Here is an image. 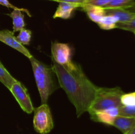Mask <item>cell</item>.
I'll return each mask as SVG.
<instances>
[{"label": "cell", "instance_id": "1", "mask_svg": "<svg viewBox=\"0 0 135 134\" xmlns=\"http://www.w3.org/2000/svg\"><path fill=\"white\" fill-rule=\"evenodd\" d=\"M52 68L59 85L75 106L77 117L88 112L94 99L98 87L87 78L79 64L74 63L72 66L66 68L53 60Z\"/></svg>", "mask_w": 135, "mask_h": 134}, {"label": "cell", "instance_id": "2", "mask_svg": "<svg viewBox=\"0 0 135 134\" xmlns=\"http://www.w3.org/2000/svg\"><path fill=\"white\" fill-rule=\"evenodd\" d=\"M29 60L32 67L33 74L40 95L42 104H46L49 97L57 89L54 79L55 74L52 67L46 65L33 56Z\"/></svg>", "mask_w": 135, "mask_h": 134}, {"label": "cell", "instance_id": "3", "mask_svg": "<svg viewBox=\"0 0 135 134\" xmlns=\"http://www.w3.org/2000/svg\"><path fill=\"white\" fill-rule=\"evenodd\" d=\"M119 87H98L94 99L88 109L90 115L101 110L122 106L121 98L123 94Z\"/></svg>", "mask_w": 135, "mask_h": 134}, {"label": "cell", "instance_id": "4", "mask_svg": "<svg viewBox=\"0 0 135 134\" xmlns=\"http://www.w3.org/2000/svg\"><path fill=\"white\" fill-rule=\"evenodd\" d=\"M34 130L40 134H47L54 127V121L51 110L47 104H42L34 110Z\"/></svg>", "mask_w": 135, "mask_h": 134}, {"label": "cell", "instance_id": "5", "mask_svg": "<svg viewBox=\"0 0 135 134\" xmlns=\"http://www.w3.org/2000/svg\"><path fill=\"white\" fill-rule=\"evenodd\" d=\"M51 49L53 60L66 68L72 66L74 63L71 60L72 51L68 44L54 42L51 45Z\"/></svg>", "mask_w": 135, "mask_h": 134}, {"label": "cell", "instance_id": "6", "mask_svg": "<svg viewBox=\"0 0 135 134\" xmlns=\"http://www.w3.org/2000/svg\"><path fill=\"white\" fill-rule=\"evenodd\" d=\"M13 95L18 102L24 112L27 114H31L34 110L27 89L20 81H17L9 89Z\"/></svg>", "mask_w": 135, "mask_h": 134}, {"label": "cell", "instance_id": "7", "mask_svg": "<svg viewBox=\"0 0 135 134\" xmlns=\"http://www.w3.org/2000/svg\"><path fill=\"white\" fill-rule=\"evenodd\" d=\"M0 42L17 50L28 59L32 56L30 51L17 40L13 32L8 30H0Z\"/></svg>", "mask_w": 135, "mask_h": 134}, {"label": "cell", "instance_id": "8", "mask_svg": "<svg viewBox=\"0 0 135 134\" xmlns=\"http://www.w3.org/2000/svg\"><path fill=\"white\" fill-rule=\"evenodd\" d=\"M119 116V108L101 110L90 114V117L94 121L106 123L112 126L116 117Z\"/></svg>", "mask_w": 135, "mask_h": 134}, {"label": "cell", "instance_id": "9", "mask_svg": "<svg viewBox=\"0 0 135 134\" xmlns=\"http://www.w3.org/2000/svg\"><path fill=\"white\" fill-rule=\"evenodd\" d=\"M22 11L25 12L27 14L28 16L31 17L30 12L24 8H19L18 9H14L10 14L8 15L13 20V32H20L23 28H25V22L24 20V14Z\"/></svg>", "mask_w": 135, "mask_h": 134}, {"label": "cell", "instance_id": "10", "mask_svg": "<svg viewBox=\"0 0 135 134\" xmlns=\"http://www.w3.org/2000/svg\"><path fill=\"white\" fill-rule=\"evenodd\" d=\"M80 7V5L77 4L60 2L53 17L54 18H61L63 19H68L72 16L73 12L76 9Z\"/></svg>", "mask_w": 135, "mask_h": 134}, {"label": "cell", "instance_id": "11", "mask_svg": "<svg viewBox=\"0 0 135 134\" xmlns=\"http://www.w3.org/2000/svg\"><path fill=\"white\" fill-rule=\"evenodd\" d=\"M112 126L119 129L123 134H127L135 126V119L119 115L116 117Z\"/></svg>", "mask_w": 135, "mask_h": 134}, {"label": "cell", "instance_id": "12", "mask_svg": "<svg viewBox=\"0 0 135 134\" xmlns=\"http://www.w3.org/2000/svg\"><path fill=\"white\" fill-rule=\"evenodd\" d=\"M82 9L86 12L90 19L93 22L98 23L103 17L105 15V9L101 7L84 4L81 6Z\"/></svg>", "mask_w": 135, "mask_h": 134}, {"label": "cell", "instance_id": "13", "mask_svg": "<svg viewBox=\"0 0 135 134\" xmlns=\"http://www.w3.org/2000/svg\"><path fill=\"white\" fill-rule=\"evenodd\" d=\"M105 15H112L116 17L118 22H126L135 17L134 13L125 9H105Z\"/></svg>", "mask_w": 135, "mask_h": 134}, {"label": "cell", "instance_id": "14", "mask_svg": "<svg viewBox=\"0 0 135 134\" xmlns=\"http://www.w3.org/2000/svg\"><path fill=\"white\" fill-rule=\"evenodd\" d=\"M17 81L0 62V81L9 90Z\"/></svg>", "mask_w": 135, "mask_h": 134}, {"label": "cell", "instance_id": "15", "mask_svg": "<svg viewBox=\"0 0 135 134\" xmlns=\"http://www.w3.org/2000/svg\"><path fill=\"white\" fill-rule=\"evenodd\" d=\"M117 22L118 20L116 17L112 15H105L99 21L98 24L103 30H109L116 28Z\"/></svg>", "mask_w": 135, "mask_h": 134}, {"label": "cell", "instance_id": "16", "mask_svg": "<svg viewBox=\"0 0 135 134\" xmlns=\"http://www.w3.org/2000/svg\"><path fill=\"white\" fill-rule=\"evenodd\" d=\"M135 4V0H112L104 9H129Z\"/></svg>", "mask_w": 135, "mask_h": 134}, {"label": "cell", "instance_id": "17", "mask_svg": "<svg viewBox=\"0 0 135 134\" xmlns=\"http://www.w3.org/2000/svg\"><path fill=\"white\" fill-rule=\"evenodd\" d=\"M32 38V32L28 29L23 28L20 31L17 39L23 45H27L30 43Z\"/></svg>", "mask_w": 135, "mask_h": 134}, {"label": "cell", "instance_id": "18", "mask_svg": "<svg viewBox=\"0 0 135 134\" xmlns=\"http://www.w3.org/2000/svg\"><path fill=\"white\" fill-rule=\"evenodd\" d=\"M119 115L130 117L135 119V105L130 106L122 105L119 108Z\"/></svg>", "mask_w": 135, "mask_h": 134}, {"label": "cell", "instance_id": "19", "mask_svg": "<svg viewBox=\"0 0 135 134\" xmlns=\"http://www.w3.org/2000/svg\"><path fill=\"white\" fill-rule=\"evenodd\" d=\"M122 105L130 106L135 105V91L130 93H123L121 98Z\"/></svg>", "mask_w": 135, "mask_h": 134}, {"label": "cell", "instance_id": "20", "mask_svg": "<svg viewBox=\"0 0 135 134\" xmlns=\"http://www.w3.org/2000/svg\"><path fill=\"white\" fill-rule=\"evenodd\" d=\"M116 28H120L127 31L133 32L135 30V17L130 21L126 22H117Z\"/></svg>", "mask_w": 135, "mask_h": 134}, {"label": "cell", "instance_id": "21", "mask_svg": "<svg viewBox=\"0 0 135 134\" xmlns=\"http://www.w3.org/2000/svg\"><path fill=\"white\" fill-rule=\"evenodd\" d=\"M111 1L112 0H86L84 4H88V5H94V6L104 7Z\"/></svg>", "mask_w": 135, "mask_h": 134}, {"label": "cell", "instance_id": "22", "mask_svg": "<svg viewBox=\"0 0 135 134\" xmlns=\"http://www.w3.org/2000/svg\"><path fill=\"white\" fill-rule=\"evenodd\" d=\"M48 1H56V2H65V3H74L79 5L81 7L85 3L86 0H48Z\"/></svg>", "mask_w": 135, "mask_h": 134}, {"label": "cell", "instance_id": "23", "mask_svg": "<svg viewBox=\"0 0 135 134\" xmlns=\"http://www.w3.org/2000/svg\"><path fill=\"white\" fill-rule=\"evenodd\" d=\"M0 5L6 7L7 8H11L13 10H14V9H19V8L17 7L14 6L13 5H12L8 0H0Z\"/></svg>", "mask_w": 135, "mask_h": 134}, {"label": "cell", "instance_id": "24", "mask_svg": "<svg viewBox=\"0 0 135 134\" xmlns=\"http://www.w3.org/2000/svg\"><path fill=\"white\" fill-rule=\"evenodd\" d=\"M127 9V10H129L130 12H131V13H134V14H135V4L133 5V6H132L131 7L129 8V9Z\"/></svg>", "mask_w": 135, "mask_h": 134}, {"label": "cell", "instance_id": "25", "mask_svg": "<svg viewBox=\"0 0 135 134\" xmlns=\"http://www.w3.org/2000/svg\"><path fill=\"white\" fill-rule=\"evenodd\" d=\"M127 134H135V126L130 131H129V133H128Z\"/></svg>", "mask_w": 135, "mask_h": 134}, {"label": "cell", "instance_id": "26", "mask_svg": "<svg viewBox=\"0 0 135 134\" xmlns=\"http://www.w3.org/2000/svg\"><path fill=\"white\" fill-rule=\"evenodd\" d=\"M133 33H134V34H135V30H134V31H133Z\"/></svg>", "mask_w": 135, "mask_h": 134}]
</instances>
